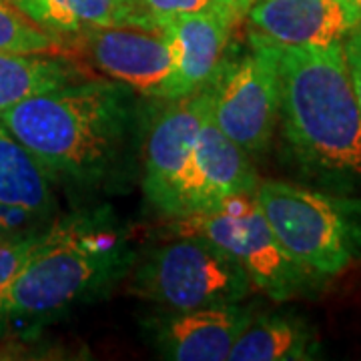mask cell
<instances>
[{
	"mask_svg": "<svg viewBox=\"0 0 361 361\" xmlns=\"http://www.w3.org/2000/svg\"><path fill=\"white\" fill-rule=\"evenodd\" d=\"M135 90L115 80H71L0 113L2 127L49 177L90 185L123 155L135 125Z\"/></svg>",
	"mask_w": 361,
	"mask_h": 361,
	"instance_id": "cell-1",
	"label": "cell"
},
{
	"mask_svg": "<svg viewBox=\"0 0 361 361\" xmlns=\"http://www.w3.org/2000/svg\"><path fill=\"white\" fill-rule=\"evenodd\" d=\"M279 118L297 159L315 171L361 175V111L343 42L327 49L275 44Z\"/></svg>",
	"mask_w": 361,
	"mask_h": 361,
	"instance_id": "cell-2",
	"label": "cell"
},
{
	"mask_svg": "<svg viewBox=\"0 0 361 361\" xmlns=\"http://www.w3.org/2000/svg\"><path fill=\"white\" fill-rule=\"evenodd\" d=\"M133 263L127 237L104 213L54 221L0 301V322L51 319L101 293Z\"/></svg>",
	"mask_w": 361,
	"mask_h": 361,
	"instance_id": "cell-3",
	"label": "cell"
},
{
	"mask_svg": "<svg viewBox=\"0 0 361 361\" xmlns=\"http://www.w3.org/2000/svg\"><path fill=\"white\" fill-rule=\"evenodd\" d=\"M255 199L277 241L317 279L361 259V201L281 180H259Z\"/></svg>",
	"mask_w": 361,
	"mask_h": 361,
	"instance_id": "cell-4",
	"label": "cell"
},
{
	"mask_svg": "<svg viewBox=\"0 0 361 361\" xmlns=\"http://www.w3.org/2000/svg\"><path fill=\"white\" fill-rule=\"evenodd\" d=\"M171 231L201 235L221 247L247 271L255 289L275 301L305 295L322 281L301 267L277 241L255 199V191L231 195L209 211L175 217Z\"/></svg>",
	"mask_w": 361,
	"mask_h": 361,
	"instance_id": "cell-5",
	"label": "cell"
},
{
	"mask_svg": "<svg viewBox=\"0 0 361 361\" xmlns=\"http://www.w3.org/2000/svg\"><path fill=\"white\" fill-rule=\"evenodd\" d=\"M133 293L171 311L241 303L255 289L247 271L201 235H177L137 265Z\"/></svg>",
	"mask_w": 361,
	"mask_h": 361,
	"instance_id": "cell-6",
	"label": "cell"
},
{
	"mask_svg": "<svg viewBox=\"0 0 361 361\" xmlns=\"http://www.w3.org/2000/svg\"><path fill=\"white\" fill-rule=\"evenodd\" d=\"M211 118L249 155L269 147L279 121L277 56L271 40L249 30V51L225 63L217 75Z\"/></svg>",
	"mask_w": 361,
	"mask_h": 361,
	"instance_id": "cell-7",
	"label": "cell"
},
{
	"mask_svg": "<svg viewBox=\"0 0 361 361\" xmlns=\"http://www.w3.org/2000/svg\"><path fill=\"white\" fill-rule=\"evenodd\" d=\"M104 77L145 97L163 99L173 75V47L165 30L135 25L89 28L63 39Z\"/></svg>",
	"mask_w": 361,
	"mask_h": 361,
	"instance_id": "cell-8",
	"label": "cell"
},
{
	"mask_svg": "<svg viewBox=\"0 0 361 361\" xmlns=\"http://www.w3.org/2000/svg\"><path fill=\"white\" fill-rule=\"evenodd\" d=\"M215 80L193 94L167 99V104L151 121L145 141L142 193L163 215H169L180 173L193 153L205 121L211 116Z\"/></svg>",
	"mask_w": 361,
	"mask_h": 361,
	"instance_id": "cell-9",
	"label": "cell"
},
{
	"mask_svg": "<svg viewBox=\"0 0 361 361\" xmlns=\"http://www.w3.org/2000/svg\"><path fill=\"white\" fill-rule=\"evenodd\" d=\"M257 185L249 153L223 135L209 116L180 173L167 217L209 211L231 195L253 193Z\"/></svg>",
	"mask_w": 361,
	"mask_h": 361,
	"instance_id": "cell-10",
	"label": "cell"
},
{
	"mask_svg": "<svg viewBox=\"0 0 361 361\" xmlns=\"http://www.w3.org/2000/svg\"><path fill=\"white\" fill-rule=\"evenodd\" d=\"M239 20V14L219 2L197 13L180 14L161 28L173 47V75L163 94L165 101L193 94L217 78L227 63V49Z\"/></svg>",
	"mask_w": 361,
	"mask_h": 361,
	"instance_id": "cell-11",
	"label": "cell"
},
{
	"mask_svg": "<svg viewBox=\"0 0 361 361\" xmlns=\"http://www.w3.org/2000/svg\"><path fill=\"white\" fill-rule=\"evenodd\" d=\"M249 30L279 47L327 49L361 25L348 0H251Z\"/></svg>",
	"mask_w": 361,
	"mask_h": 361,
	"instance_id": "cell-12",
	"label": "cell"
},
{
	"mask_svg": "<svg viewBox=\"0 0 361 361\" xmlns=\"http://www.w3.org/2000/svg\"><path fill=\"white\" fill-rule=\"evenodd\" d=\"M253 311L241 303L171 311L153 323V341L175 361H225Z\"/></svg>",
	"mask_w": 361,
	"mask_h": 361,
	"instance_id": "cell-13",
	"label": "cell"
},
{
	"mask_svg": "<svg viewBox=\"0 0 361 361\" xmlns=\"http://www.w3.org/2000/svg\"><path fill=\"white\" fill-rule=\"evenodd\" d=\"M0 209L30 215L42 225L54 223L56 201L51 177L35 155L0 123Z\"/></svg>",
	"mask_w": 361,
	"mask_h": 361,
	"instance_id": "cell-14",
	"label": "cell"
},
{
	"mask_svg": "<svg viewBox=\"0 0 361 361\" xmlns=\"http://www.w3.org/2000/svg\"><path fill=\"white\" fill-rule=\"evenodd\" d=\"M315 337L295 317L263 315L251 319L233 343L229 361H291L310 360Z\"/></svg>",
	"mask_w": 361,
	"mask_h": 361,
	"instance_id": "cell-15",
	"label": "cell"
},
{
	"mask_svg": "<svg viewBox=\"0 0 361 361\" xmlns=\"http://www.w3.org/2000/svg\"><path fill=\"white\" fill-rule=\"evenodd\" d=\"M37 25L63 40L101 26L129 25L127 0H11Z\"/></svg>",
	"mask_w": 361,
	"mask_h": 361,
	"instance_id": "cell-16",
	"label": "cell"
},
{
	"mask_svg": "<svg viewBox=\"0 0 361 361\" xmlns=\"http://www.w3.org/2000/svg\"><path fill=\"white\" fill-rule=\"evenodd\" d=\"M80 78L59 54H0V113L23 99Z\"/></svg>",
	"mask_w": 361,
	"mask_h": 361,
	"instance_id": "cell-17",
	"label": "cell"
},
{
	"mask_svg": "<svg viewBox=\"0 0 361 361\" xmlns=\"http://www.w3.org/2000/svg\"><path fill=\"white\" fill-rule=\"evenodd\" d=\"M63 40L37 25L11 0H0V54H61Z\"/></svg>",
	"mask_w": 361,
	"mask_h": 361,
	"instance_id": "cell-18",
	"label": "cell"
},
{
	"mask_svg": "<svg viewBox=\"0 0 361 361\" xmlns=\"http://www.w3.org/2000/svg\"><path fill=\"white\" fill-rule=\"evenodd\" d=\"M223 0H127L129 25L161 30L180 14L197 13Z\"/></svg>",
	"mask_w": 361,
	"mask_h": 361,
	"instance_id": "cell-19",
	"label": "cell"
},
{
	"mask_svg": "<svg viewBox=\"0 0 361 361\" xmlns=\"http://www.w3.org/2000/svg\"><path fill=\"white\" fill-rule=\"evenodd\" d=\"M42 235L44 231L32 237L18 239V241H0V301L4 299L6 291L18 277L20 269L25 267L35 247L40 243Z\"/></svg>",
	"mask_w": 361,
	"mask_h": 361,
	"instance_id": "cell-20",
	"label": "cell"
},
{
	"mask_svg": "<svg viewBox=\"0 0 361 361\" xmlns=\"http://www.w3.org/2000/svg\"><path fill=\"white\" fill-rule=\"evenodd\" d=\"M343 54H345V63H348L351 87H353L361 111V25L343 40Z\"/></svg>",
	"mask_w": 361,
	"mask_h": 361,
	"instance_id": "cell-21",
	"label": "cell"
},
{
	"mask_svg": "<svg viewBox=\"0 0 361 361\" xmlns=\"http://www.w3.org/2000/svg\"><path fill=\"white\" fill-rule=\"evenodd\" d=\"M223 4H227L233 13L239 14L241 18H245V13L247 8H249V4H251V0H223Z\"/></svg>",
	"mask_w": 361,
	"mask_h": 361,
	"instance_id": "cell-22",
	"label": "cell"
},
{
	"mask_svg": "<svg viewBox=\"0 0 361 361\" xmlns=\"http://www.w3.org/2000/svg\"><path fill=\"white\" fill-rule=\"evenodd\" d=\"M349 4H351V8L357 13V16H360V20H361V0H348Z\"/></svg>",
	"mask_w": 361,
	"mask_h": 361,
	"instance_id": "cell-23",
	"label": "cell"
}]
</instances>
